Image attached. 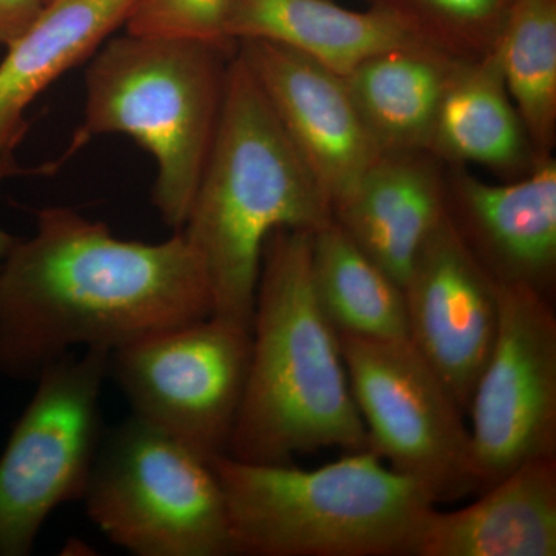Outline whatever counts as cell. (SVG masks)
Segmentation results:
<instances>
[{"instance_id":"1","label":"cell","mask_w":556,"mask_h":556,"mask_svg":"<svg viewBox=\"0 0 556 556\" xmlns=\"http://www.w3.org/2000/svg\"><path fill=\"white\" fill-rule=\"evenodd\" d=\"M208 316L206 273L181 229L148 244L73 208H42L0 273V375L38 380L76 346L112 353Z\"/></svg>"},{"instance_id":"2","label":"cell","mask_w":556,"mask_h":556,"mask_svg":"<svg viewBox=\"0 0 556 556\" xmlns=\"http://www.w3.org/2000/svg\"><path fill=\"white\" fill-rule=\"evenodd\" d=\"M313 233L276 229L266 239L251 327V364L226 455L292 464L324 448H368L338 331L314 291Z\"/></svg>"},{"instance_id":"3","label":"cell","mask_w":556,"mask_h":556,"mask_svg":"<svg viewBox=\"0 0 556 556\" xmlns=\"http://www.w3.org/2000/svg\"><path fill=\"white\" fill-rule=\"evenodd\" d=\"M332 219L327 193L236 53L217 135L181 230L206 273L212 316L251 331L263 247L276 229Z\"/></svg>"},{"instance_id":"4","label":"cell","mask_w":556,"mask_h":556,"mask_svg":"<svg viewBox=\"0 0 556 556\" xmlns=\"http://www.w3.org/2000/svg\"><path fill=\"white\" fill-rule=\"evenodd\" d=\"M236 556H417L437 501L371 450L327 466L208 460Z\"/></svg>"},{"instance_id":"5","label":"cell","mask_w":556,"mask_h":556,"mask_svg":"<svg viewBox=\"0 0 556 556\" xmlns=\"http://www.w3.org/2000/svg\"><path fill=\"white\" fill-rule=\"evenodd\" d=\"M237 43L174 36L110 38L86 72L84 123L64 153L123 134L159 164L153 203L169 228L188 219L217 135Z\"/></svg>"},{"instance_id":"6","label":"cell","mask_w":556,"mask_h":556,"mask_svg":"<svg viewBox=\"0 0 556 556\" xmlns=\"http://www.w3.org/2000/svg\"><path fill=\"white\" fill-rule=\"evenodd\" d=\"M87 517L137 556H236L208 460L130 415L102 433L83 496Z\"/></svg>"},{"instance_id":"7","label":"cell","mask_w":556,"mask_h":556,"mask_svg":"<svg viewBox=\"0 0 556 556\" xmlns=\"http://www.w3.org/2000/svg\"><path fill=\"white\" fill-rule=\"evenodd\" d=\"M108 350L70 353L39 376L0 456V556H28L58 507L83 500L102 433Z\"/></svg>"},{"instance_id":"8","label":"cell","mask_w":556,"mask_h":556,"mask_svg":"<svg viewBox=\"0 0 556 556\" xmlns=\"http://www.w3.org/2000/svg\"><path fill=\"white\" fill-rule=\"evenodd\" d=\"M368 448L437 504L478 492L466 413L408 339L339 336Z\"/></svg>"},{"instance_id":"9","label":"cell","mask_w":556,"mask_h":556,"mask_svg":"<svg viewBox=\"0 0 556 556\" xmlns=\"http://www.w3.org/2000/svg\"><path fill=\"white\" fill-rule=\"evenodd\" d=\"M251 346V331L208 316L116 348L109 376L131 415L211 460L228 452Z\"/></svg>"},{"instance_id":"10","label":"cell","mask_w":556,"mask_h":556,"mask_svg":"<svg viewBox=\"0 0 556 556\" xmlns=\"http://www.w3.org/2000/svg\"><path fill=\"white\" fill-rule=\"evenodd\" d=\"M467 417L478 492L529 460L556 456L552 300L529 288L500 287L496 339Z\"/></svg>"},{"instance_id":"11","label":"cell","mask_w":556,"mask_h":556,"mask_svg":"<svg viewBox=\"0 0 556 556\" xmlns=\"http://www.w3.org/2000/svg\"><path fill=\"white\" fill-rule=\"evenodd\" d=\"M402 289L409 342L467 415L495 343L500 287L460 239L447 208L417 252Z\"/></svg>"},{"instance_id":"12","label":"cell","mask_w":556,"mask_h":556,"mask_svg":"<svg viewBox=\"0 0 556 556\" xmlns=\"http://www.w3.org/2000/svg\"><path fill=\"white\" fill-rule=\"evenodd\" d=\"M237 53L334 207L382 155L345 79L305 54L268 40H239Z\"/></svg>"},{"instance_id":"13","label":"cell","mask_w":556,"mask_h":556,"mask_svg":"<svg viewBox=\"0 0 556 556\" xmlns=\"http://www.w3.org/2000/svg\"><path fill=\"white\" fill-rule=\"evenodd\" d=\"M445 208L460 239L500 287L532 289L554 302L556 161H538L526 178L490 185L457 175Z\"/></svg>"},{"instance_id":"14","label":"cell","mask_w":556,"mask_h":556,"mask_svg":"<svg viewBox=\"0 0 556 556\" xmlns=\"http://www.w3.org/2000/svg\"><path fill=\"white\" fill-rule=\"evenodd\" d=\"M473 504L434 508L417 556H556V456L515 468Z\"/></svg>"},{"instance_id":"15","label":"cell","mask_w":556,"mask_h":556,"mask_svg":"<svg viewBox=\"0 0 556 556\" xmlns=\"http://www.w3.org/2000/svg\"><path fill=\"white\" fill-rule=\"evenodd\" d=\"M422 153H382L332 207V218L401 287L447 199L437 167Z\"/></svg>"},{"instance_id":"16","label":"cell","mask_w":556,"mask_h":556,"mask_svg":"<svg viewBox=\"0 0 556 556\" xmlns=\"http://www.w3.org/2000/svg\"><path fill=\"white\" fill-rule=\"evenodd\" d=\"M223 33L230 42L262 39L299 51L340 76L388 51H438L386 11L332 0H232Z\"/></svg>"},{"instance_id":"17","label":"cell","mask_w":556,"mask_h":556,"mask_svg":"<svg viewBox=\"0 0 556 556\" xmlns=\"http://www.w3.org/2000/svg\"><path fill=\"white\" fill-rule=\"evenodd\" d=\"M139 0H50L0 62V155L16 150L25 112L54 80L89 61Z\"/></svg>"},{"instance_id":"18","label":"cell","mask_w":556,"mask_h":556,"mask_svg":"<svg viewBox=\"0 0 556 556\" xmlns=\"http://www.w3.org/2000/svg\"><path fill=\"white\" fill-rule=\"evenodd\" d=\"M459 64L439 51L394 50L343 76L380 152H430L442 97Z\"/></svg>"},{"instance_id":"19","label":"cell","mask_w":556,"mask_h":556,"mask_svg":"<svg viewBox=\"0 0 556 556\" xmlns=\"http://www.w3.org/2000/svg\"><path fill=\"white\" fill-rule=\"evenodd\" d=\"M430 152L503 172L540 161L508 97L495 50L457 65L442 97Z\"/></svg>"},{"instance_id":"20","label":"cell","mask_w":556,"mask_h":556,"mask_svg":"<svg viewBox=\"0 0 556 556\" xmlns=\"http://www.w3.org/2000/svg\"><path fill=\"white\" fill-rule=\"evenodd\" d=\"M311 273L320 308L339 336L408 339L404 289L334 218L313 233Z\"/></svg>"},{"instance_id":"21","label":"cell","mask_w":556,"mask_h":556,"mask_svg":"<svg viewBox=\"0 0 556 556\" xmlns=\"http://www.w3.org/2000/svg\"><path fill=\"white\" fill-rule=\"evenodd\" d=\"M493 50L536 159L551 156L556 134V0H511Z\"/></svg>"},{"instance_id":"22","label":"cell","mask_w":556,"mask_h":556,"mask_svg":"<svg viewBox=\"0 0 556 556\" xmlns=\"http://www.w3.org/2000/svg\"><path fill=\"white\" fill-rule=\"evenodd\" d=\"M396 17L431 49L460 62L495 49L510 0H369Z\"/></svg>"},{"instance_id":"23","label":"cell","mask_w":556,"mask_h":556,"mask_svg":"<svg viewBox=\"0 0 556 556\" xmlns=\"http://www.w3.org/2000/svg\"><path fill=\"white\" fill-rule=\"evenodd\" d=\"M232 0H139L126 22L127 33L174 36L233 46L225 38L226 14Z\"/></svg>"},{"instance_id":"24","label":"cell","mask_w":556,"mask_h":556,"mask_svg":"<svg viewBox=\"0 0 556 556\" xmlns=\"http://www.w3.org/2000/svg\"><path fill=\"white\" fill-rule=\"evenodd\" d=\"M50 0H0V46L7 47L30 27Z\"/></svg>"},{"instance_id":"25","label":"cell","mask_w":556,"mask_h":556,"mask_svg":"<svg viewBox=\"0 0 556 556\" xmlns=\"http://www.w3.org/2000/svg\"><path fill=\"white\" fill-rule=\"evenodd\" d=\"M58 169L56 163L42 164V166L36 167V169L25 170L21 169L17 164L16 156H14V150L2 153L0 155V185L3 179L16 177L21 174H42L50 175ZM16 237L10 236L5 230L0 229V273H2L3 262H5L7 255L10 254L11 248L16 244Z\"/></svg>"},{"instance_id":"26","label":"cell","mask_w":556,"mask_h":556,"mask_svg":"<svg viewBox=\"0 0 556 556\" xmlns=\"http://www.w3.org/2000/svg\"><path fill=\"white\" fill-rule=\"evenodd\" d=\"M510 2H511V0H510Z\"/></svg>"}]
</instances>
